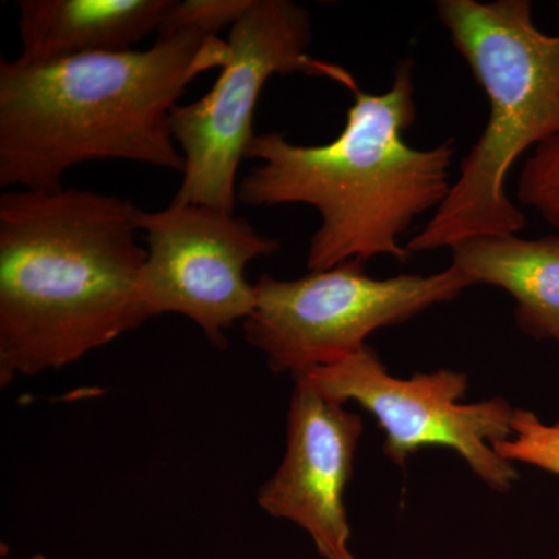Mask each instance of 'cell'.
I'll return each mask as SVG.
<instances>
[{
	"label": "cell",
	"instance_id": "cell-6",
	"mask_svg": "<svg viewBox=\"0 0 559 559\" xmlns=\"http://www.w3.org/2000/svg\"><path fill=\"white\" fill-rule=\"evenodd\" d=\"M364 266L348 260L300 278L261 275L255 308L242 326L271 371L293 377L340 362L366 347L374 331L407 322L469 288L454 266L390 278L370 277Z\"/></svg>",
	"mask_w": 559,
	"mask_h": 559
},
{
	"label": "cell",
	"instance_id": "cell-2",
	"mask_svg": "<svg viewBox=\"0 0 559 559\" xmlns=\"http://www.w3.org/2000/svg\"><path fill=\"white\" fill-rule=\"evenodd\" d=\"M227 57V40L176 35L148 50L0 61V186L61 190L62 175L91 160L182 175L171 110L191 81L223 69Z\"/></svg>",
	"mask_w": 559,
	"mask_h": 559
},
{
	"label": "cell",
	"instance_id": "cell-15",
	"mask_svg": "<svg viewBox=\"0 0 559 559\" xmlns=\"http://www.w3.org/2000/svg\"><path fill=\"white\" fill-rule=\"evenodd\" d=\"M28 559H47V557H46V555H43V554H36V555H33V557H31Z\"/></svg>",
	"mask_w": 559,
	"mask_h": 559
},
{
	"label": "cell",
	"instance_id": "cell-12",
	"mask_svg": "<svg viewBox=\"0 0 559 559\" xmlns=\"http://www.w3.org/2000/svg\"><path fill=\"white\" fill-rule=\"evenodd\" d=\"M513 436L492 444L496 454L510 463H524L559 477V419L544 423L535 412L514 409Z\"/></svg>",
	"mask_w": 559,
	"mask_h": 559
},
{
	"label": "cell",
	"instance_id": "cell-8",
	"mask_svg": "<svg viewBox=\"0 0 559 559\" xmlns=\"http://www.w3.org/2000/svg\"><path fill=\"white\" fill-rule=\"evenodd\" d=\"M138 224L148 242L142 286L151 318L186 316L210 344L226 348V331L255 308L246 267L277 253L282 242L235 212L175 200L159 212L139 210Z\"/></svg>",
	"mask_w": 559,
	"mask_h": 559
},
{
	"label": "cell",
	"instance_id": "cell-17",
	"mask_svg": "<svg viewBox=\"0 0 559 559\" xmlns=\"http://www.w3.org/2000/svg\"><path fill=\"white\" fill-rule=\"evenodd\" d=\"M557 342H558V344H559V337H558Z\"/></svg>",
	"mask_w": 559,
	"mask_h": 559
},
{
	"label": "cell",
	"instance_id": "cell-16",
	"mask_svg": "<svg viewBox=\"0 0 559 559\" xmlns=\"http://www.w3.org/2000/svg\"><path fill=\"white\" fill-rule=\"evenodd\" d=\"M554 559H559V549L557 551V555H555V558Z\"/></svg>",
	"mask_w": 559,
	"mask_h": 559
},
{
	"label": "cell",
	"instance_id": "cell-13",
	"mask_svg": "<svg viewBox=\"0 0 559 559\" xmlns=\"http://www.w3.org/2000/svg\"><path fill=\"white\" fill-rule=\"evenodd\" d=\"M253 0H171L160 22L159 38L197 35L218 38V33L234 27L245 16Z\"/></svg>",
	"mask_w": 559,
	"mask_h": 559
},
{
	"label": "cell",
	"instance_id": "cell-10",
	"mask_svg": "<svg viewBox=\"0 0 559 559\" xmlns=\"http://www.w3.org/2000/svg\"><path fill=\"white\" fill-rule=\"evenodd\" d=\"M171 0H20L17 61L134 50L159 31Z\"/></svg>",
	"mask_w": 559,
	"mask_h": 559
},
{
	"label": "cell",
	"instance_id": "cell-3",
	"mask_svg": "<svg viewBox=\"0 0 559 559\" xmlns=\"http://www.w3.org/2000/svg\"><path fill=\"white\" fill-rule=\"evenodd\" d=\"M415 120L414 62L403 60L388 91H353L347 123L325 145H297L282 132L255 134L248 157L260 164L238 183L237 200L250 207L318 210L322 223L308 248L310 272L377 257L404 263L412 253L401 237L447 200L457 153L454 139L412 148L404 132Z\"/></svg>",
	"mask_w": 559,
	"mask_h": 559
},
{
	"label": "cell",
	"instance_id": "cell-14",
	"mask_svg": "<svg viewBox=\"0 0 559 559\" xmlns=\"http://www.w3.org/2000/svg\"><path fill=\"white\" fill-rule=\"evenodd\" d=\"M518 200L559 230V132L536 146L525 162Z\"/></svg>",
	"mask_w": 559,
	"mask_h": 559
},
{
	"label": "cell",
	"instance_id": "cell-5",
	"mask_svg": "<svg viewBox=\"0 0 559 559\" xmlns=\"http://www.w3.org/2000/svg\"><path fill=\"white\" fill-rule=\"evenodd\" d=\"M311 39L305 7L293 0H253L230 28L229 57L212 90L171 110V134L186 162L175 201L235 212L238 168L255 138L253 116L272 75L325 76L358 90L347 70L308 53Z\"/></svg>",
	"mask_w": 559,
	"mask_h": 559
},
{
	"label": "cell",
	"instance_id": "cell-9",
	"mask_svg": "<svg viewBox=\"0 0 559 559\" xmlns=\"http://www.w3.org/2000/svg\"><path fill=\"white\" fill-rule=\"evenodd\" d=\"M294 382L285 457L260 488L257 502L272 518L305 530L320 558L355 559L344 498L362 418L307 382Z\"/></svg>",
	"mask_w": 559,
	"mask_h": 559
},
{
	"label": "cell",
	"instance_id": "cell-1",
	"mask_svg": "<svg viewBox=\"0 0 559 559\" xmlns=\"http://www.w3.org/2000/svg\"><path fill=\"white\" fill-rule=\"evenodd\" d=\"M139 210L97 191L0 197V385L62 369L151 319Z\"/></svg>",
	"mask_w": 559,
	"mask_h": 559
},
{
	"label": "cell",
	"instance_id": "cell-7",
	"mask_svg": "<svg viewBox=\"0 0 559 559\" xmlns=\"http://www.w3.org/2000/svg\"><path fill=\"white\" fill-rule=\"evenodd\" d=\"M334 403L355 401L384 430L382 452L399 466L426 447L451 448L489 488L509 492L520 473L496 454L492 444L513 436L514 409L509 401L491 399L462 404L468 377L440 369L392 377L373 348L366 345L349 358L293 374Z\"/></svg>",
	"mask_w": 559,
	"mask_h": 559
},
{
	"label": "cell",
	"instance_id": "cell-4",
	"mask_svg": "<svg viewBox=\"0 0 559 559\" xmlns=\"http://www.w3.org/2000/svg\"><path fill=\"white\" fill-rule=\"evenodd\" d=\"M436 10L487 95L489 114L447 200L407 242L411 253L520 234L527 219L507 191L510 171L559 132V33L536 27L532 2L439 0Z\"/></svg>",
	"mask_w": 559,
	"mask_h": 559
},
{
	"label": "cell",
	"instance_id": "cell-11",
	"mask_svg": "<svg viewBox=\"0 0 559 559\" xmlns=\"http://www.w3.org/2000/svg\"><path fill=\"white\" fill-rule=\"evenodd\" d=\"M452 263L469 286L507 290L514 319L536 341L559 337V234L536 240L518 235L477 237L451 248Z\"/></svg>",
	"mask_w": 559,
	"mask_h": 559
}]
</instances>
